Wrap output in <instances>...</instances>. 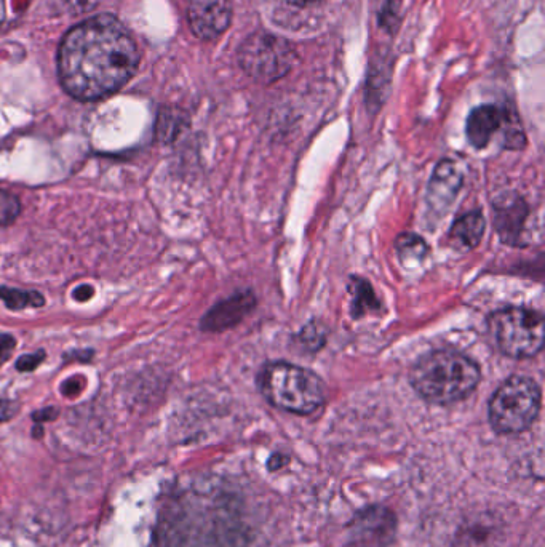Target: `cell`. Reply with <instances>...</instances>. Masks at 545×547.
<instances>
[{"label":"cell","mask_w":545,"mask_h":547,"mask_svg":"<svg viewBox=\"0 0 545 547\" xmlns=\"http://www.w3.org/2000/svg\"><path fill=\"white\" fill-rule=\"evenodd\" d=\"M299 55L295 44L274 32H253L240 44L237 61L256 84L272 85L287 77Z\"/></svg>","instance_id":"cell-4"},{"label":"cell","mask_w":545,"mask_h":547,"mask_svg":"<svg viewBox=\"0 0 545 547\" xmlns=\"http://www.w3.org/2000/svg\"><path fill=\"white\" fill-rule=\"evenodd\" d=\"M141 55L132 34L116 16L98 15L64 36L58 74L64 90L80 101L119 92L135 76Z\"/></svg>","instance_id":"cell-1"},{"label":"cell","mask_w":545,"mask_h":547,"mask_svg":"<svg viewBox=\"0 0 545 547\" xmlns=\"http://www.w3.org/2000/svg\"><path fill=\"white\" fill-rule=\"evenodd\" d=\"M352 293H354V304H352V316L360 317L370 309H378V301L374 296L373 288L368 282L362 279H354L352 284Z\"/></svg>","instance_id":"cell-16"},{"label":"cell","mask_w":545,"mask_h":547,"mask_svg":"<svg viewBox=\"0 0 545 547\" xmlns=\"http://www.w3.org/2000/svg\"><path fill=\"white\" fill-rule=\"evenodd\" d=\"M507 109L496 104H482L472 109L467 119V140L475 149L488 146L494 133L499 132L506 122Z\"/></svg>","instance_id":"cell-12"},{"label":"cell","mask_w":545,"mask_h":547,"mask_svg":"<svg viewBox=\"0 0 545 547\" xmlns=\"http://www.w3.org/2000/svg\"><path fill=\"white\" fill-rule=\"evenodd\" d=\"M15 346L16 340L12 335H0V367L12 357Z\"/></svg>","instance_id":"cell-23"},{"label":"cell","mask_w":545,"mask_h":547,"mask_svg":"<svg viewBox=\"0 0 545 547\" xmlns=\"http://www.w3.org/2000/svg\"><path fill=\"white\" fill-rule=\"evenodd\" d=\"M56 416H58V408L47 407L44 410H40V412L34 413L32 418H34L36 423H44V421L55 420Z\"/></svg>","instance_id":"cell-25"},{"label":"cell","mask_w":545,"mask_h":547,"mask_svg":"<svg viewBox=\"0 0 545 547\" xmlns=\"http://www.w3.org/2000/svg\"><path fill=\"white\" fill-rule=\"evenodd\" d=\"M45 360V352L37 351L34 354H28V356H21L16 360V368L18 372H34Z\"/></svg>","instance_id":"cell-21"},{"label":"cell","mask_w":545,"mask_h":547,"mask_svg":"<svg viewBox=\"0 0 545 547\" xmlns=\"http://www.w3.org/2000/svg\"><path fill=\"white\" fill-rule=\"evenodd\" d=\"M464 175L454 160L445 159L435 168L429 184V205L432 212L446 213L461 189Z\"/></svg>","instance_id":"cell-11"},{"label":"cell","mask_w":545,"mask_h":547,"mask_svg":"<svg viewBox=\"0 0 545 547\" xmlns=\"http://www.w3.org/2000/svg\"><path fill=\"white\" fill-rule=\"evenodd\" d=\"M482 373L474 360L456 351H432L413 365L410 383L426 402L450 405L477 389Z\"/></svg>","instance_id":"cell-2"},{"label":"cell","mask_w":545,"mask_h":547,"mask_svg":"<svg viewBox=\"0 0 545 547\" xmlns=\"http://www.w3.org/2000/svg\"><path fill=\"white\" fill-rule=\"evenodd\" d=\"M5 20V0H0V24Z\"/></svg>","instance_id":"cell-29"},{"label":"cell","mask_w":545,"mask_h":547,"mask_svg":"<svg viewBox=\"0 0 545 547\" xmlns=\"http://www.w3.org/2000/svg\"><path fill=\"white\" fill-rule=\"evenodd\" d=\"M186 124L183 112L178 111H164L160 112L159 122H157V136L160 141H172L178 133L181 132V128Z\"/></svg>","instance_id":"cell-17"},{"label":"cell","mask_w":545,"mask_h":547,"mask_svg":"<svg viewBox=\"0 0 545 547\" xmlns=\"http://www.w3.org/2000/svg\"><path fill=\"white\" fill-rule=\"evenodd\" d=\"M288 4L295 5V7H307V5H314L320 0H287Z\"/></svg>","instance_id":"cell-28"},{"label":"cell","mask_w":545,"mask_h":547,"mask_svg":"<svg viewBox=\"0 0 545 547\" xmlns=\"http://www.w3.org/2000/svg\"><path fill=\"white\" fill-rule=\"evenodd\" d=\"M490 332L499 351L512 359H531L544 348V317L531 309L510 308L493 312Z\"/></svg>","instance_id":"cell-6"},{"label":"cell","mask_w":545,"mask_h":547,"mask_svg":"<svg viewBox=\"0 0 545 547\" xmlns=\"http://www.w3.org/2000/svg\"><path fill=\"white\" fill-rule=\"evenodd\" d=\"M231 0H189L187 21L195 37L215 40L223 36L232 23Z\"/></svg>","instance_id":"cell-8"},{"label":"cell","mask_w":545,"mask_h":547,"mask_svg":"<svg viewBox=\"0 0 545 547\" xmlns=\"http://www.w3.org/2000/svg\"><path fill=\"white\" fill-rule=\"evenodd\" d=\"M16 413V405L12 400L0 399V423L10 420Z\"/></svg>","instance_id":"cell-24"},{"label":"cell","mask_w":545,"mask_h":547,"mask_svg":"<svg viewBox=\"0 0 545 547\" xmlns=\"http://www.w3.org/2000/svg\"><path fill=\"white\" fill-rule=\"evenodd\" d=\"M80 392V380L79 378H71V380L66 381L63 386L64 396H77Z\"/></svg>","instance_id":"cell-26"},{"label":"cell","mask_w":545,"mask_h":547,"mask_svg":"<svg viewBox=\"0 0 545 547\" xmlns=\"http://www.w3.org/2000/svg\"><path fill=\"white\" fill-rule=\"evenodd\" d=\"M255 306L256 298L253 293L248 290L235 293L231 298L211 308L200 322V327L203 332H224L227 328L239 325L255 309Z\"/></svg>","instance_id":"cell-9"},{"label":"cell","mask_w":545,"mask_h":547,"mask_svg":"<svg viewBox=\"0 0 545 547\" xmlns=\"http://www.w3.org/2000/svg\"><path fill=\"white\" fill-rule=\"evenodd\" d=\"M402 0H381L378 10L379 26L387 32L394 31L398 26V12Z\"/></svg>","instance_id":"cell-19"},{"label":"cell","mask_w":545,"mask_h":547,"mask_svg":"<svg viewBox=\"0 0 545 547\" xmlns=\"http://www.w3.org/2000/svg\"><path fill=\"white\" fill-rule=\"evenodd\" d=\"M541 410V389L526 376H512L494 392L488 407L494 431L504 436L522 434L533 426Z\"/></svg>","instance_id":"cell-5"},{"label":"cell","mask_w":545,"mask_h":547,"mask_svg":"<svg viewBox=\"0 0 545 547\" xmlns=\"http://www.w3.org/2000/svg\"><path fill=\"white\" fill-rule=\"evenodd\" d=\"M486 221L482 212H470L459 216L450 229V239L458 247L472 250L482 242L485 234Z\"/></svg>","instance_id":"cell-13"},{"label":"cell","mask_w":545,"mask_h":547,"mask_svg":"<svg viewBox=\"0 0 545 547\" xmlns=\"http://www.w3.org/2000/svg\"><path fill=\"white\" fill-rule=\"evenodd\" d=\"M530 213L522 197L504 196L493 204V218L496 231L499 232L502 242L509 245L520 244L525 221Z\"/></svg>","instance_id":"cell-10"},{"label":"cell","mask_w":545,"mask_h":547,"mask_svg":"<svg viewBox=\"0 0 545 547\" xmlns=\"http://www.w3.org/2000/svg\"><path fill=\"white\" fill-rule=\"evenodd\" d=\"M0 298L5 306L12 311H21L26 308H40L44 306V296L34 290H18V288L0 287Z\"/></svg>","instance_id":"cell-14"},{"label":"cell","mask_w":545,"mask_h":547,"mask_svg":"<svg viewBox=\"0 0 545 547\" xmlns=\"http://www.w3.org/2000/svg\"><path fill=\"white\" fill-rule=\"evenodd\" d=\"M64 5L72 13L92 12L100 5L101 0H63Z\"/></svg>","instance_id":"cell-22"},{"label":"cell","mask_w":545,"mask_h":547,"mask_svg":"<svg viewBox=\"0 0 545 547\" xmlns=\"http://www.w3.org/2000/svg\"><path fill=\"white\" fill-rule=\"evenodd\" d=\"M20 212V199L12 192L0 189V228L15 223L16 218L20 216Z\"/></svg>","instance_id":"cell-18"},{"label":"cell","mask_w":545,"mask_h":547,"mask_svg":"<svg viewBox=\"0 0 545 547\" xmlns=\"http://www.w3.org/2000/svg\"><path fill=\"white\" fill-rule=\"evenodd\" d=\"M395 530L394 512L382 506H371L357 512L349 522V541L352 547H386L394 540Z\"/></svg>","instance_id":"cell-7"},{"label":"cell","mask_w":545,"mask_h":547,"mask_svg":"<svg viewBox=\"0 0 545 547\" xmlns=\"http://www.w3.org/2000/svg\"><path fill=\"white\" fill-rule=\"evenodd\" d=\"M258 386L269 404L295 415H312L327 400V388L319 375L287 362L266 365L259 373Z\"/></svg>","instance_id":"cell-3"},{"label":"cell","mask_w":545,"mask_h":547,"mask_svg":"<svg viewBox=\"0 0 545 547\" xmlns=\"http://www.w3.org/2000/svg\"><path fill=\"white\" fill-rule=\"evenodd\" d=\"M299 341L303 344L304 348L311 349V351H317L325 344V333H323L322 327L315 324H309L304 328L301 335H299Z\"/></svg>","instance_id":"cell-20"},{"label":"cell","mask_w":545,"mask_h":547,"mask_svg":"<svg viewBox=\"0 0 545 547\" xmlns=\"http://www.w3.org/2000/svg\"><path fill=\"white\" fill-rule=\"evenodd\" d=\"M93 296V287H90V285H80L79 288H77L76 292H74V298H76L77 301H84L90 300Z\"/></svg>","instance_id":"cell-27"},{"label":"cell","mask_w":545,"mask_h":547,"mask_svg":"<svg viewBox=\"0 0 545 547\" xmlns=\"http://www.w3.org/2000/svg\"><path fill=\"white\" fill-rule=\"evenodd\" d=\"M395 245H397L398 256L403 263L424 260L429 253V247L424 239L414 236V234H400Z\"/></svg>","instance_id":"cell-15"}]
</instances>
